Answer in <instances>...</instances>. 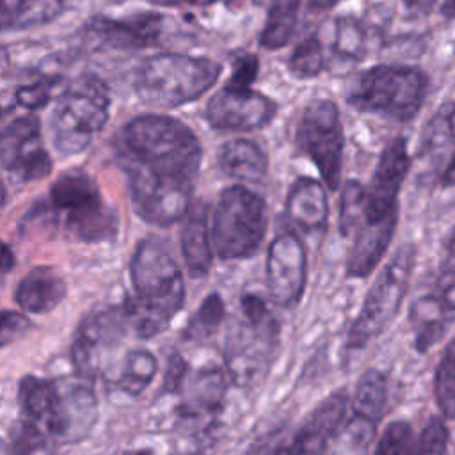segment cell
Returning <instances> with one entry per match:
<instances>
[{
  "mask_svg": "<svg viewBox=\"0 0 455 455\" xmlns=\"http://www.w3.org/2000/svg\"><path fill=\"white\" fill-rule=\"evenodd\" d=\"M439 277L455 279V229L450 233V238H448V243H446V256L443 259Z\"/></svg>",
  "mask_w": 455,
  "mask_h": 455,
  "instance_id": "45",
  "label": "cell"
},
{
  "mask_svg": "<svg viewBox=\"0 0 455 455\" xmlns=\"http://www.w3.org/2000/svg\"><path fill=\"white\" fill-rule=\"evenodd\" d=\"M30 327L32 322L25 313L11 309L0 311V348L9 347L20 338H23Z\"/></svg>",
  "mask_w": 455,
  "mask_h": 455,
  "instance_id": "42",
  "label": "cell"
},
{
  "mask_svg": "<svg viewBox=\"0 0 455 455\" xmlns=\"http://www.w3.org/2000/svg\"><path fill=\"white\" fill-rule=\"evenodd\" d=\"M76 377V375H75ZM62 414L60 443H80L98 421V398L91 380L76 377L75 380H57Z\"/></svg>",
  "mask_w": 455,
  "mask_h": 455,
  "instance_id": "20",
  "label": "cell"
},
{
  "mask_svg": "<svg viewBox=\"0 0 455 455\" xmlns=\"http://www.w3.org/2000/svg\"><path fill=\"white\" fill-rule=\"evenodd\" d=\"M398 222V212L377 222H364L355 228V236L347 258V274L350 277H366L384 258Z\"/></svg>",
  "mask_w": 455,
  "mask_h": 455,
  "instance_id": "21",
  "label": "cell"
},
{
  "mask_svg": "<svg viewBox=\"0 0 455 455\" xmlns=\"http://www.w3.org/2000/svg\"><path fill=\"white\" fill-rule=\"evenodd\" d=\"M155 5H165V7H178V5H185V4H192L196 0H149Z\"/></svg>",
  "mask_w": 455,
  "mask_h": 455,
  "instance_id": "51",
  "label": "cell"
},
{
  "mask_svg": "<svg viewBox=\"0 0 455 455\" xmlns=\"http://www.w3.org/2000/svg\"><path fill=\"white\" fill-rule=\"evenodd\" d=\"M243 320L233 325L224 343L228 373L238 386L256 384L268 371L277 345L279 322L258 295L242 297Z\"/></svg>",
  "mask_w": 455,
  "mask_h": 455,
  "instance_id": "5",
  "label": "cell"
},
{
  "mask_svg": "<svg viewBox=\"0 0 455 455\" xmlns=\"http://www.w3.org/2000/svg\"><path fill=\"white\" fill-rule=\"evenodd\" d=\"M158 370L156 357L148 348H132L121 364L117 375V387L128 396H140L153 382Z\"/></svg>",
  "mask_w": 455,
  "mask_h": 455,
  "instance_id": "31",
  "label": "cell"
},
{
  "mask_svg": "<svg viewBox=\"0 0 455 455\" xmlns=\"http://www.w3.org/2000/svg\"><path fill=\"white\" fill-rule=\"evenodd\" d=\"M0 455H11L9 453V444L5 441L0 439Z\"/></svg>",
  "mask_w": 455,
  "mask_h": 455,
  "instance_id": "53",
  "label": "cell"
},
{
  "mask_svg": "<svg viewBox=\"0 0 455 455\" xmlns=\"http://www.w3.org/2000/svg\"><path fill=\"white\" fill-rule=\"evenodd\" d=\"M220 73L222 66L212 59L164 52L142 60L133 89L151 107L176 108L201 98L215 85Z\"/></svg>",
  "mask_w": 455,
  "mask_h": 455,
  "instance_id": "3",
  "label": "cell"
},
{
  "mask_svg": "<svg viewBox=\"0 0 455 455\" xmlns=\"http://www.w3.org/2000/svg\"><path fill=\"white\" fill-rule=\"evenodd\" d=\"M55 85H57L55 78H41L34 84L21 85L14 92V101L18 107H23L27 110L41 108L50 101Z\"/></svg>",
  "mask_w": 455,
  "mask_h": 455,
  "instance_id": "41",
  "label": "cell"
},
{
  "mask_svg": "<svg viewBox=\"0 0 455 455\" xmlns=\"http://www.w3.org/2000/svg\"><path fill=\"white\" fill-rule=\"evenodd\" d=\"M0 164L21 180L50 174L52 158L43 146L39 119L16 116L14 105L0 107Z\"/></svg>",
  "mask_w": 455,
  "mask_h": 455,
  "instance_id": "12",
  "label": "cell"
},
{
  "mask_svg": "<svg viewBox=\"0 0 455 455\" xmlns=\"http://www.w3.org/2000/svg\"><path fill=\"white\" fill-rule=\"evenodd\" d=\"M62 9L64 0H0V32L50 23Z\"/></svg>",
  "mask_w": 455,
  "mask_h": 455,
  "instance_id": "28",
  "label": "cell"
},
{
  "mask_svg": "<svg viewBox=\"0 0 455 455\" xmlns=\"http://www.w3.org/2000/svg\"><path fill=\"white\" fill-rule=\"evenodd\" d=\"M187 375H188L187 361L178 352H172L167 357V366H165V373H164V380H162V393L164 395L180 393Z\"/></svg>",
  "mask_w": 455,
  "mask_h": 455,
  "instance_id": "43",
  "label": "cell"
},
{
  "mask_svg": "<svg viewBox=\"0 0 455 455\" xmlns=\"http://www.w3.org/2000/svg\"><path fill=\"white\" fill-rule=\"evenodd\" d=\"M108 94L92 75L76 78L55 101L50 116V130L55 149L62 156L78 155L89 148L94 135L108 117Z\"/></svg>",
  "mask_w": 455,
  "mask_h": 455,
  "instance_id": "6",
  "label": "cell"
},
{
  "mask_svg": "<svg viewBox=\"0 0 455 455\" xmlns=\"http://www.w3.org/2000/svg\"><path fill=\"white\" fill-rule=\"evenodd\" d=\"M373 455H416V435L409 423L393 421L377 441Z\"/></svg>",
  "mask_w": 455,
  "mask_h": 455,
  "instance_id": "38",
  "label": "cell"
},
{
  "mask_svg": "<svg viewBox=\"0 0 455 455\" xmlns=\"http://www.w3.org/2000/svg\"><path fill=\"white\" fill-rule=\"evenodd\" d=\"M446 307L435 295H428L414 302L411 309V322L414 329V341L419 352H427L435 345L446 331Z\"/></svg>",
  "mask_w": 455,
  "mask_h": 455,
  "instance_id": "29",
  "label": "cell"
},
{
  "mask_svg": "<svg viewBox=\"0 0 455 455\" xmlns=\"http://www.w3.org/2000/svg\"><path fill=\"white\" fill-rule=\"evenodd\" d=\"M286 215L306 233L323 229L329 219V201L323 185L306 176L295 180L286 197Z\"/></svg>",
  "mask_w": 455,
  "mask_h": 455,
  "instance_id": "25",
  "label": "cell"
},
{
  "mask_svg": "<svg viewBox=\"0 0 455 455\" xmlns=\"http://www.w3.org/2000/svg\"><path fill=\"white\" fill-rule=\"evenodd\" d=\"M363 201H364V187L355 180L345 183L339 201V231L347 236L352 229H355L363 220Z\"/></svg>",
  "mask_w": 455,
  "mask_h": 455,
  "instance_id": "39",
  "label": "cell"
},
{
  "mask_svg": "<svg viewBox=\"0 0 455 455\" xmlns=\"http://www.w3.org/2000/svg\"><path fill=\"white\" fill-rule=\"evenodd\" d=\"M427 87L428 80L418 68L377 64L352 80L347 101L359 112L409 123L419 112Z\"/></svg>",
  "mask_w": 455,
  "mask_h": 455,
  "instance_id": "4",
  "label": "cell"
},
{
  "mask_svg": "<svg viewBox=\"0 0 455 455\" xmlns=\"http://www.w3.org/2000/svg\"><path fill=\"white\" fill-rule=\"evenodd\" d=\"M98 194L100 188L96 181L82 171H68L60 174L50 187L52 206L60 212H68Z\"/></svg>",
  "mask_w": 455,
  "mask_h": 455,
  "instance_id": "32",
  "label": "cell"
},
{
  "mask_svg": "<svg viewBox=\"0 0 455 455\" xmlns=\"http://www.w3.org/2000/svg\"><path fill=\"white\" fill-rule=\"evenodd\" d=\"M387 403L386 375L375 368L366 370L354 391L350 432L357 441L370 443L375 435V425L384 414Z\"/></svg>",
  "mask_w": 455,
  "mask_h": 455,
  "instance_id": "22",
  "label": "cell"
},
{
  "mask_svg": "<svg viewBox=\"0 0 455 455\" xmlns=\"http://www.w3.org/2000/svg\"><path fill=\"white\" fill-rule=\"evenodd\" d=\"M11 455H57V441L36 423L21 418L12 428Z\"/></svg>",
  "mask_w": 455,
  "mask_h": 455,
  "instance_id": "35",
  "label": "cell"
},
{
  "mask_svg": "<svg viewBox=\"0 0 455 455\" xmlns=\"http://www.w3.org/2000/svg\"><path fill=\"white\" fill-rule=\"evenodd\" d=\"M251 455H295L293 450L290 448V444H277V446H265L261 448L258 453H251Z\"/></svg>",
  "mask_w": 455,
  "mask_h": 455,
  "instance_id": "48",
  "label": "cell"
},
{
  "mask_svg": "<svg viewBox=\"0 0 455 455\" xmlns=\"http://www.w3.org/2000/svg\"><path fill=\"white\" fill-rule=\"evenodd\" d=\"M133 297L123 302L128 325L140 339L158 336L167 329L185 302L181 270L167 245L148 236L140 240L130 261Z\"/></svg>",
  "mask_w": 455,
  "mask_h": 455,
  "instance_id": "1",
  "label": "cell"
},
{
  "mask_svg": "<svg viewBox=\"0 0 455 455\" xmlns=\"http://www.w3.org/2000/svg\"><path fill=\"white\" fill-rule=\"evenodd\" d=\"M66 293V281L53 267H36L18 283L14 302L23 313L44 315L55 309Z\"/></svg>",
  "mask_w": 455,
  "mask_h": 455,
  "instance_id": "23",
  "label": "cell"
},
{
  "mask_svg": "<svg viewBox=\"0 0 455 455\" xmlns=\"http://www.w3.org/2000/svg\"><path fill=\"white\" fill-rule=\"evenodd\" d=\"M123 455H155V451L151 450V448H133V450H128V451H124Z\"/></svg>",
  "mask_w": 455,
  "mask_h": 455,
  "instance_id": "52",
  "label": "cell"
},
{
  "mask_svg": "<svg viewBox=\"0 0 455 455\" xmlns=\"http://www.w3.org/2000/svg\"><path fill=\"white\" fill-rule=\"evenodd\" d=\"M450 432L443 419L432 418L416 437V455H446Z\"/></svg>",
  "mask_w": 455,
  "mask_h": 455,
  "instance_id": "40",
  "label": "cell"
},
{
  "mask_svg": "<svg viewBox=\"0 0 455 455\" xmlns=\"http://www.w3.org/2000/svg\"><path fill=\"white\" fill-rule=\"evenodd\" d=\"M434 395L439 411L455 419V338L446 345L434 375Z\"/></svg>",
  "mask_w": 455,
  "mask_h": 455,
  "instance_id": "37",
  "label": "cell"
},
{
  "mask_svg": "<svg viewBox=\"0 0 455 455\" xmlns=\"http://www.w3.org/2000/svg\"><path fill=\"white\" fill-rule=\"evenodd\" d=\"M416 259L414 245H402L389 263L380 270L375 283L368 290L363 307L352 322L347 334V347L352 350L366 347L373 338L396 316L402 300L407 293L412 267Z\"/></svg>",
  "mask_w": 455,
  "mask_h": 455,
  "instance_id": "9",
  "label": "cell"
},
{
  "mask_svg": "<svg viewBox=\"0 0 455 455\" xmlns=\"http://www.w3.org/2000/svg\"><path fill=\"white\" fill-rule=\"evenodd\" d=\"M338 2H341V0H307V7L313 12H322V11L334 7Z\"/></svg>",
  "mask_w": 455,
  "mask_h": 455,
  "instance_id": "49",
  "label": "cell"
},
{
  "mask_svg": "<svg viewBox=\"0 0 455 455\" xmlns=\"http://www.w3.org/2000/svg\"><path fill=\"white\" fill-rule=\"evenodd\" d=\"M256 73H258L256 55H252V53L242 55L240 59H236L233 73L226 84H231L236 87H251L252 80L256 78Z\"/></svg>",
  "mask_w": 455,
  "mask_h": 455,
  "instance_id": "44",
  "label": "cell"
},
{
  "mask_svg": "<svg viewBox=\"0 0 455 455\" xmlns=\"http://www.w3.org/2000/svg\"><path fill=\"white\" fill-rule=\"evenodd\" d=\"M220 169L243 183H259L267 176V156L263 149L249 139H231L219 149Z\"/></svg>",
  "mask_w": 455,
  "mask_h": 455,
  "instance_id": "27",
  "label": "cell"
},
{
  "mask_svg": "<svg viewBox=\"0 0 455 455\" xmlns=\"http://www.w3.org/2000/svg\"><path fill=\"white\" fill-rule=\"evenodd\" d=\"M18 403L25 419L41 427L57 443L62 439L60 395L57 380L23 375L18 382Z\"/></svg>",
  "mask_w": 455,
  "mask_h": 455,
  "instance_id": "19",
  "label": "cell"
},
{
  "mask_svg": "<svg viewBox=\"0 0 455 455\" xmlns=\"http://www.w3.org/2000/svg\"><path fill=\"white\" fill-rule=\"evenodd\" d=\"M409 167L411 158L407 151V140L403 137H395L380 151L371 181L368 188H364V222H377L398 212V194Z\"/></svg>",
  "mask_w": 455,
  "mask_h": 455,
  "instance_id": "15",
  "label": "cell"
},
{
  "mask_svg": "<svg viewBox=\"0 0 455 455\" xmlns=\"http://www.w3.org/2000/svg\"><path fill=\"white\" fill-rule=\"evenodd\" d=\"M176 407V448L183 455H196L208 448L224 407L226 377L215 366H201L187 375Z\"/></svg>",
  "mask_w": 455,
  "mask_h": 455,
  "instance_id": "8",
  "label": "cell"
},
{
  "mask_svg": "<svg viewBox=\"0 0 455 455\" xmlns=\"http://www.w3.org/2000/svg\"><path fill=\"white\" fill-rule=\"evenodd\" d=\"M307 274L306 249L295 233L277 235L267 251V286L272 300L295 306L304 293Z\"/></svg>",
  "mask_w": 455,
  "mask_h": 455,
  "instance_id": "16",
  "label": "cell"
},
{
  "mask_svg": "<svg viewBox=\"0 0 455 455\" xmlns=\"http://www.w3.org/2000/svg\"><path fill=\"white\" fill-rule=\"evenodd\" d=\"M126 172L130 199L140 219L149 224L167 228L187 215L192 204L194 183L162 180L130 167Z\"/></svg>",
  "mask_w": 455,
  "mask_h": 455,
  "instance_id": "13",
  "label": "cell"
},
{
  "mask_svg": "<svg viewBox=\"0 0 455 455\" xmlns=\"http://www.w3.org/2000/svg\"><path fill=\"white\" fill-rule=\"evenodd\" d=\"M295 144L315 164L323 183L334 190L341 178L345 149L338 105L325 98L309 101L297 121Z\"/></svg>",
  "mask_w": 455,
  "mask_h": 455,
  "instance_id": "10",
  "label": "cell"
},
{
  "mask_svg": "<svg viewBox=\"0 0 455 455\" xmlns=\"http://www.w3.org/2000/svg\"><path fill=\"white\" fill-rule=\"evenodd\" d=\"M348 396L343 389L323 398L295 432L290 448L295 455H320L345 421Z\"/></svg>",
  "mask_w": 455,
  "mask_h": 455,
  "instance_id": "18",
  "label": "cell"
},
{
  "mask_svg": "<svg viewBox=\"0 0 455 455\" xmlns=\"http://www.w3.org/2000/svg\"><path fill=\"white\" fill-rule=\"evenodd\" d=\"M441 14L448 20H455V0H444L441 7Z\"/></svg>",
  "mask_w": 455,
  "mask_h": 455,
  "instance_id": "50",
  "label": "cell"
},
{
  "mask_svg": "<svg viewBox=\"0 0 455 455\" xmlns=\"http://www.w3.org/2000/svg\"><path fill=\"white\" fill-rule=\"evenodd\" d=\"M224 302L219 293H210L204 297L196 313L188 318L181 336L185 341H203L210 338L224 320Z\"/></svg>",
  "mask_w": 455,
  "mask_h": 455,
  "instance_id": "34",
  "label": "cell"
},
{
  "mask_svg": "<svg viewBox=\"0 0 455 455\" xmlns=\"http://www.w3.org/2000/svg\"><path fill=\"white\" fill-rule=\"evenodd\" d=\"M329 43L332 53L345 60H357L364 55V30L363 25L348 16L336 18L331 25Z\"/></svg>",
  "mask_w": 455,
  "mask_h": 455,
  "instance_id": "36",
  "label": "cell"
},
{
  "mask_svg": "<svg viewBox=\"0 0 455 455\" xmlns=\"http://www.w3.org/2000/svg\"><path fill=\"white\" fill-rule=\"evenodd\" d=\"M126 169L149 176L194 183L203 148L197 135L180 119L162 114H144L123 128Z\"/></svg>",
  "mask_w": 455,
  "mask_h": 455,
  "instance_id": "2",
  "label": "cell"
},
{
  "mask_svg": "<svg viewBox=\"0 0 455 455\" xmlns=\"http://www.w3.org/2000/svg\"><path fill=\"white\" fill-rule=\"evenodd\" d=\"M327 68V53L318 34L304 37L290 55L288 69L297 78H315Z\"/></svg>",
  "mask_w": 455,
  "mask_h": 455,
  "instance_id": "33",
  "label": "cell"
},
{
  "mask_svg": "<svg viewBox=\"0 0 455 455\" xmlns=\"http://www.w3.org/2000/svg\"><path fill=\"white\" fill-rule=\"evenodd\" d=\"M267 233L265 201L243 185L220 192L212 215V247L220 259H243L258 252Z\"/></svg>",
  "mask_w": 455,
  "mask_h": 455,
  "instance_id": "7",
  "label": "cell"
},
{
  "mask_svg": "<svg viewBox=\"0 0 455 455\" xmlns=\"http://www.w3.org/2000/svg\"><path fill=\"white\" fill-rule=\"evenodd\" d=\"M68 229L84 242H108L117 235V215L101 194L64 212Z\"/></svg>",
  "mask_w": 455,
  "mask_h": 455,
  "instance_id": "26",
  "label": "cell"
},
{
  "mask_svg": "<svg viewBox=\"0 0 455 455\" xmlns=\"http://www.w3.org/2000/svg\"><path fill=\"white\" fill-rule=\"evenodd\" d=\"M277 112V105L251 87L224 84L206 103V121L215 130L252 132L267 126Z\"/></svg>",
  "mask_w": 455,
  "mask_h": 455,
  "instance_id": "14",
  "label": "cell"
},
{
  "mask_svg": "<svg viewBox=\"0 0 455 455\" xmlns=\"http://www.w3.org/2000/svg\"><path fill=\"white\" fill-rule=\"evenodd\" d=\"M180 243L188 274L196 279L204 277L212 267L213 247L208 224V208L203 201L192 203L183 217Z\"/></svg>",
  "mask_w": 455,
  "mask_h": 455,
  "instance_id": "24",
  "label": "cell"
},
{
  "mask_svg": "<svg viewBox=\"0 0 455 455\" xmlns=\"http://www.w3.org/2000/svg\"><path fill=\"white\" fill-rule=\"evenodd\" d=\"M14 267V254L11 247L4 242H0V279L5 277Z\"/></svg>",
  "mask_w": 455,
  "mask_h": 455,
  "instance_id": "46",
  "label": "cell"
},
{
  "mask_svg": "<svg viewBox=\"0 0 455 455\" xmlns=\"http://www.w3.org/2000/svg\"><path fill=\"white\" fill-rule=\"evenodd\" d=\"M435 2H437V0H403V4H405L407 9H411V11H414V12H419V14L430 12Z\"/></svg>",
  "mask_w": 455,
  "mask_h": 455,
  "instance_id": "47",
  "label": "cell"
},
{
  "mask_svg": "<svg viewBox=\"0 0 455 455\" xmlns=\"http://www.w3.org/2000/svg\"><path fill=\"white\" fill-rule=\"evenodd\" d=\"M302 0H272L267 23L259 36V44L267 50L286 46L295 34Z\"/></svg>",
  "mask_w": 455,
  "mask_h": 455,
  "instance_id": "30",
  "label": "cell"
},
{
  "mask_svg": "<svg viewBox=\"0 0 455 455\" xmlns=\"http://www.w3.org/2000/svg\"><path fill=\"white\" fill-rule=\"evenodd\" d=\"M4 201H5V187H4V183L0 180V206L4 204Z\"/></svg>",
  "mask_w": 455,
  "mask_h": 455,
  "instance_id": "54",
  "label": "cell"
},
{
  "mask_svg": "<svg viewBox=\"0 0 455 455\" xmlns=\"http://www.w3.org/2000/svg\"><path fill=\"white\" fill-rule=\"evenodd\" d=\"M128 329L123 304L105 306L87 313L71 338L69 357L75 375L92 382L101 373L107 355L121 345Z\"/></svg>",
  "mask_w": 455,
  "mask_h": 455,
  "instance_id": "11",
  "label": "cell"
},
{
  "mask_svg": "<svg viewBox=\"0 0 455 455\" xmlns=\"http://www.w3.org/2000/svg\"><path fill=\"white\" fill-rule=\"evenodd\" d=\"M164 28V16L155 11L135 12L124 18H91L84 30L85 34L114 50H140L158 43Z\"/></svg>",
  "mask_w": 455,
  "mask_h": 455,
  "instance_id": "17",
  "label": "cell"
}]
</instances>
